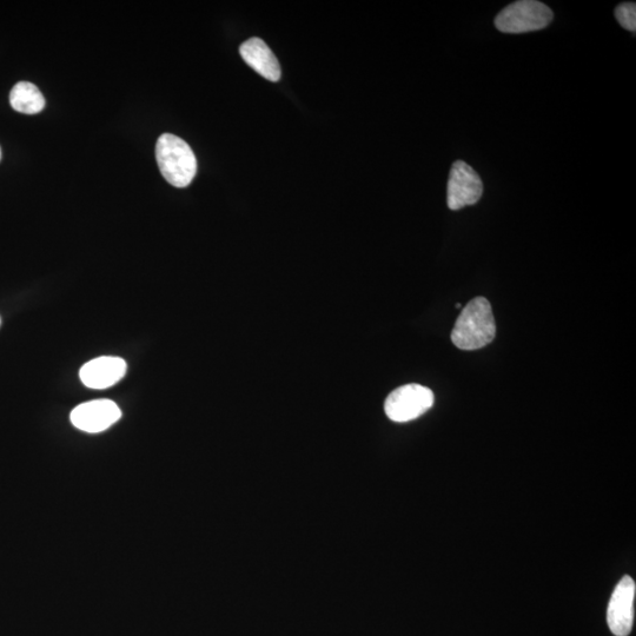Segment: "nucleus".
<instances>
[{"label": "nucleus", "instance_id": "f257e3e1", "mask_svg": "<svg viewBox=\"0 0 636 636\" xmlns=\"http://www.w3.org/2000/svg\"><path fill=\"white\" fill-rule=\"evenodd\" d=\"M496 335L492 306L485 297H476L463 308L452 331V341L462 350L488 346Z\"/></svg>", "mask_w": 636, "mask_h": 636}, {"label": "nucleus", "instance_id": "f03ea898", "mask_svg": "<svg viewBox=\"0 0 636 636\" xmlns=\"http://www.w3.org/2000/svg\"><path fill=\"white\" fill-rule=\"evenodd\" d=\"M156 159L163 177L176 188H185L194 181L197 159L182 138L164 134L156 144Z\"/></svg>", "mask_w": 636, "mask_h": 636}, {"label": "nucleus", "instance_id": "7ed1b4c3", "mask_svg": "<svg viewBox=\"0 0 636 636\" xmlns=\"http://www.w3.org/2000/svg\"><path fill=\"white\" fill-rule=\"evenodd\" d=\"M553 17V11L546 4L536 0H520L499 13L495 26L503 33H526L547 28Z\"/></svg>", "mask_w": 636, "mask_h": 636}, {"label": "nucleus", "instance_id": "20e7f679", "mask_svg": "<svg viewBox=\"0 0 636 636\" xmlns=\"http://www.w3.org/2000/svg\"><path fill=\"white\" fill-rule=\"evenodd\" d=\"M434 393L421 384H407L394 390L384 403L390 420L404 423L416 420L434 406Z\"/></svg>", "mask_w": 636, "mask_h": 636}, {"label": "nucleus", "instance_id": "39448f33", "mask_svg": "<svg viewBox=\"0 0 636 636\" xmlns=\"http://www.w3.org/2000/svg\"><path fill=\"white\" fill-rule=\"evenodd\" d=\"M483 184L477 172L466 162L457 161L450 170L447 203L450 210H460L481 200Z\"/></svg>", "mask_w": 636, "mask_h": 636}, {"label": "nucleus", "instance_id": "423d86ee", "mask_svg": "<svg viewBox=\"0 0 636 636\" xmlns=\"http://www.w3.org/2000/svg\"><path fill=\"white\" fill-rule=\"evenodd\" d=\"M635 581L624 576L615 587L607 609V624L616 636H628L634 621Z\"/></svg>", "mask_w": 636, "mask_h": 636}, {"label": "nucleus", "instance_id": "0eeeda50", "mask_svg": "<svg viewBox=\"0 0 636 636\" xmlns=\"http://www.w3.org/2000/svg\"><path fill=\"white\" fill-rule=\"evenodd\" d=\"M122 412L115 402L96 400L79 404L72 410V424L85 433L97 434L109 429L121 419Z\"/></svg>", "mask_w": 636, "mask_h": 636}, {"label": "nucleus", "instance_id": "6e6552de", "mask_svg": "<svg viewBox=\"0 0 636 636\" xmlns=\"http://www.w3.org/2000/svg\"><path fill=\"white\" fill-rule=\"evenodd\" d=\"M127 369L128 364L121 357L103 356L85 363L79 377L88 388L106 389L121 381Z\"/></svg>", "mask_w": 636, "mask_h": 636}, {"label": "nucleus", "instance_id": "1a4fd4ad", "mask_svg": "<svg viewBox=\"0 0 636 636\" xmlns=\"http://www.w3.org/2000/svg\"><path fill=\"white\" fill-rule=\"evenodd\" d=\"M241 57L251 69L255 70L270 82H278L282 72L273 51L260 38H251L244 42L240 48Z\"/></svg>", "mask_w": 636, "mask_h": 636}, {"label": "nucleus", "instance_id": "9d476101", "mask_svg": "<svg viewBox=\"0 0 636 636\" xmlns=\"http://www.w3.org/2000/svg\"><path fill=\"white\" fill-rule=\"evenodd\" d=\"M10 104L21 114L36 115L45 108V98L35 84L21 82L13 86Z\"/></svg>", "mask_w": 636, "mask_h": 636}, {"label": "nucleus", "instance_id": "9b49d317", "mask_svg": "<svg viewBox=\"0 0 636 636\" xmlns=\"http://www.w3.org/2000/svg\"><path fill=\"white\" fill-rule=\"evenodd\" d=\"M615 17L622 28L635 32L636 30V5L635 3L620 4L615 9Z\"/></svg>", "mask_w": 636, "mask_h": 636}, {"label": "nucleus", "instance_id": "f8f14e48", "mask_svg": "<svg viewBox=\"0 0 636 636\" xmlns=\"http://www.w3.org/2000/svg\"><path fill=\"white\" fill-rule=\"evenodd\" d=\"M0 161H2V149H0Z\"/></svg>", "mask_w": 636, "mask_h": 636}]
</instances>
